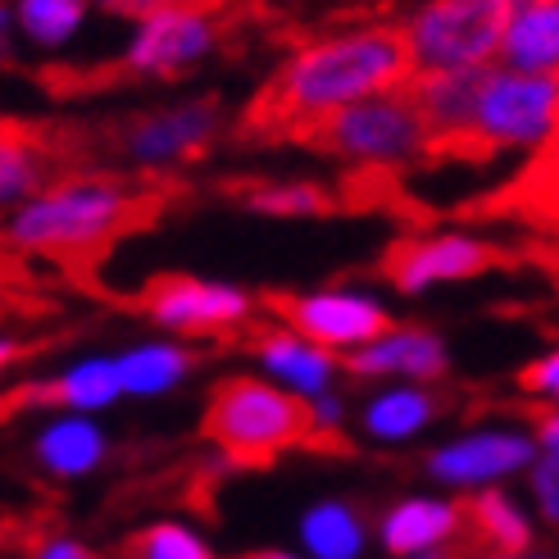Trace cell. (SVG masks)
<instances>
[{"label":"cell","instance_id":"obj_32","mask_svg":"<svg viewBox=\"0 0 559 559\" xmlns=\"http://www.w3.org/2000/svg\"><path fill=\"white\" fill-rule=\"evenodd\" d=\"M537 451L550 455V460H559V409H546L537 418Z\"/></svg>","mask_w":559,"mask_h":559},{"label":"cell","instance_id":"obj_7","mask_svg":"<svg viewBox=\"0 0 559 559\" xmlns=\"http://www.w3.org/2000/svg\"><path fill=\"white\" fill-rule=\"evenodd\" d=\"M142 310L164 332H182V337H233V332H241L250 323V314H255V296L241 292L237 283L164 273L146 283Z\"/></svg>","mask_w":559,"mask_h":559},{"label":"cell","instance_id":"obj_30","mask_svg":"<svg viewBox=\"0 0 559 559\" xmlns=\"http://www.w3.org/2000/svg\"><path fill=\"white\" fill-rule=\"evenodd\" d=\"M96 5L105 14H115V19H146V14H159V10H178V5H195V10H210L218 5V0H96Z\"/></svg>","mask_w":559,"mask_h":559},{"label":"cell","instance_id":"obj_35","mask_svg":"<svg viewBox=\"0 0 559 559\" xmlns=\"http://www.w3.org/2000/svg\"><path fill=\"white\" fill-rule=\"evenodd\" d=\"M241 559H296V555H287V550H250Z\"/></svg>","mask_w":559,"mask_h":559},{"label":"cell","instance_id":"obj_31","mask_svg":"<svg viewBox=\"0 0 559 559\" xmlns=\"http://www.w3.org/2000/svg\"><path fill=\"white\" fill-rule=\"evenodd\" d=\"M33 559H96V550H87V546L73 542V537H41L37 550H33Z\"/></svg>","mask_w":559,"mask_h":559},{"label":"cell","instance_id":"obj_12","mask_svg":"<svg viewBox=\"0 0 559 559\" xmlns=\"http://www.w3.org/2000/svg\"><path fill=\"white\" fill-rule=\"evenodd\" d=\"M537 460V437L514 432V428H483L437 445L428 455V473L445 487H491L510 473L533 468Z\"/></svg>","mask_w":559,"mask_h":559},{"label":"cell","instance_id":"obj_19","mask_svg":"<svg viewBox=\"0 0 559 559\" xmlns=\"http://www.w3.org/2000/svg\"><path fill=\"white\" fill-rule=\"evenodd\" d=\"M500 64L523 73H559V0H542V5H523L510 14Z\"/></svg>","mask_w":559,"mask_h":559},{"label":"cell","instance_id":"obj_9","mask_svg":"<svg viewBox=\"0 0 559 559\" xmlns=\"http://www.w3.org/2000/svg\"><path fill=\"white\" fill-rule=\"evenodd\" d=\"M269 310L292 332L310 337L314 346H323L332 355L337 350L350 355L391 328L386 305L373 300L369 292H355V287H319V292H300V296H273Z\"/></svg>","mask_w":559,"mask_h":559},{"label":"cell","instance_id":"obj_21","mask_svg":"<svg viewBox=\"0 0 559 559\" xmlns=\"http://www.w3.org/2000/svg\"><path fill=\"white\" fill-rule=\"evenodd\" d=\"M195 369V350L178 342H142L115 355V373L123 396H169L178 382H187Z\"/></svg>","mask_w":559,"mask_h":559},{"label":"cell","instance_id":"obj_22","mask_svg":"<svg viewBox=\"0 0 559 559\" xmlns=\"http://www.w3.org/2000/svg\"><path fill=\"white\" fill-rule=\"evenodd\" d=\"M55 174V159L41 136L0 123V210H19L27 195H37Z\"/></svg>","mask_w":559,"mask_h":559},{"label":"cell","instance_id":"obj_27","mask_svg":"<svg viewBox=\"0 0 559 559\" xmlns=\"http://www.w3.org/2000/svg\"><path fill=\"white\" fill-rule=\"evenodd\" d=\"M123 559H218L210 542L187 523H151L142 533H132L123 546Z\"/></svg>","mask_w":559,"mask_h":559},{"label":"cell","instance_id":"obj_34","mask_svg":"<svg viewBox=\"0 0 559 559\" xmlns=\"http://www.w3.org/2000/svg\"><path fill=\"white\" fill-rule=\"evenodd\" d=\"M14 359H23V346H19V342H5V337H0V373H5V369L14 365Z\"/></svg>","mask_w":559,"mask_h":559},{"label":"cell","instance_id":"obj_1","mask_svg":"<svg viewBox=\"0 0 559 559\" xmlns=\"http://www.w3.org/2000/svg\"><path fill=\"white\" fill-rule=\"evenodd\" d=\"M414 64L401 27L391 23H359L296 46L273 69L264 92L246 115V128L260 136H296L305 142L323 119L337 109L369 100L382 92L409 87Z\"/></svg>","mask_w":559,"mask_h":559},{"label":"cell","instance_id":"obj_6","mask_svg":"<svg viewBox=\"0 0 559 559\" xmlns=\"http://www.w3.org/2000/svg\"><path fill=\"white\" fill-rule=\"evenodd\" d=\"M559 128V73H523L487 64L468 151H537Z\"/></svg>","mask_w":559,"mask_h":559},{"label":"cell","instance_id":"obj_15","mask_svg":"<svg viewBox=\"0 0 559 559\" xmlns=\"http://www.w3.org/2000/svg\"><path fill=\"white\" fill-rule=\"evenodd\" d=\"M250 350H255L264 378L277 382V386H287L292 396H300V401L328 396L332 382H337V373H342L337 355L314 346L310 337H300V332H292L287 323L264 328L260 337L250 342Z\"/></svg>","mask_w":559,"mask_h":559},{"label":"cell","instance_id":"obj_3","mask_svg":"<svg viewBox=\"0 0 559 559\" xmlns=\"http://www.w3.org/2000/svg\"><path fill=\"white\" fill-rule=\"evenodd\" d=\"M201 432L233 464H273L283 451L314 441L310 401L255 373H233L214 382L201 414Z\"/></svg>","mask_w":559,"mask_h":559},{"label":"cell","instance_id":"obj_17","mask_svg":"<svg viewBox=\"0 0 559 559\" xmlns=\"http://www.w3.org/2000/svg\"><path fill=\"white\" fill-rule=\"evenodd\" d=\"M455 533H464V506H451V500H432V496H409L396 500L382 523H378V537L386 546V555L409 559V555H424L445 546Z\"/></svg>","mask_w":559,"mask_h":559},{"label":"cell","instance_id":"obj_8","mask_svg":"<svg viewBox=\"0 0 559 559\" xmlns=\"http://www.w3.org/2000/svg\"><path fill=\"white\" fill-rule=\"evenodd\" d=\"M223 132V109L210 96L159 105L146 115L128 119L115 132V146L136 169H174V164L201 159Z\"/></svg>","mask_w":559,"mask_h":559},{"label":"cell","instance_id":"obj_14","mask_svg":"<svg viewBox=\"0 0 559 559\" xmlns=\"http://www.w3.org/2000/svg\"><path fill=\"white\" fill-rule=\"evenodd\" d=\"M346 369L355 378H401V382H437L451 369V350L428 328H396L346 355Z\"/></svg>","mask_w":559,"mask_h":559},{"label":"cell","instance_id":"obj_26","mask_svg":"<svg viewBox=\"0 0 559 559\" xmlns=\"http://www.w3.org/2000/svg\"><path fill=\"white\" fill-rule=\"evenodd\" d=\"M246 205L255 214H269V218H314V214L332 210V191L323 182H305V178L255 182L246 191Z\"/></svg>","mask_w":559,"mask_h":559},{"label":"cell","instance_id":"obj_13","mask_svg":"<svg viewBox=\"0 0 559 559\" xmlns=\"http://www.w3.org/2000/svg\"><path fill=\"white\" fill-rule=\"evenodd\" d=\"M123 396L115 355H87L73 359L69 369H60L46 382H23L10 396H0V418L23 414V409H64V414H96L105 405H115Z\"/></svg>","mask_w":559,"mask_h":559},{"label":"cell","instance_id":"obj_11","mask_svg":"<svg viewBox=\"0 0 559 559\" xmlns=\"http://www.w3.org/2000/svg\"><path fill=\"white\" fill-rule=\"evenodd\" d=\"M500 255L483 241V237H468V233H428V237H409L401 246H391V255L382 264L386 283L405 292V296H424L432 287L445 283H468L496 264Z\"/></svg>","mask_w":559,"mask_h":559},{"label":"cell","instance_id":"obj_36","mask_svg":"<svg viewBox=\"0 0 559 559\" xmlns=\"http://www.w3.org/2000/svg\"><path fill=\"white\" fill-rule=\"evenodd\" d=\"M409 559H455V555H445V550L437 546V550H424V555H409Z\"/></svg>","mask_w":559,"mask_h":559},{"label":"cell","instance_id":"obj_10","mask_svg":"<svg viewBox=\"0 0 559 559\" xmlns=\"http://www.w3.org/2000/svg\"><path fill=\"white\" fill-rule=\"evenodd\" d=\"M214 50H218L214 10L178 5V10H159L132 23L119 69L136 78H178L195 64H205Z\"/></svg>","mask_w":559,"mask_h":559},{"label":"cell","instance_id":"obj_23","mask_svg":"<svg viewBox=\"0 0 559 559\" xmlns=\"http://www.w3.org/2000/svg\"><path fill=\"white\" fill-rule=\"evenodd\" d=\"M464 527L473 533L487 555H523L533 546V527H527L523 510L506 491H478L464 506Z\"/></svg>","mask_w":559,"mask_h":559},{"label":"cell","instance_id":"obj_2","mask_svg":"<svg viewBox=\"0 0 559 559\" xmlns=\"http://www.w3.org/2000/svg\"><path fill=\"white\" fill-rule=\"evenodd\" d=\"M146 191L123 178L73 174L50 178L5 218V241L27 255H92L146 214Z\"/></svg>","mask_w":559,"mask_h":559},{"label":"cell","instance_id":"obj_33","mask_svg":"<svg viewBox=\"0 0 559 559\" xmlns=\"http://www.w3.org/2000/svg\"><path fill=\"white\" fill-rule=\"evenodd\" d=\"M14 41H19V19H14V5L0 0V60L14 55Z\"/></svg>","mask_w":559,"mask_h":559},{"label":"cell","instance_id":"obj_20","mask_svg":"<svg viewBox=\"0 0 559 559\" xmlns=\"http://www.w3.org/2000/svg\"><path fill=\"white\" fill-rule=\"evenodd\" d=\"M441 414V396L428 391L424 382H401V386H386L378 396L359 409V428H365L373 441H409L424 432L432 418Z\"/></svg>","mask_w":559,"mask_h":559},{"label":"cell","instance_id":"obj_18","mask_svg":"<svg viewBox=\"0 0 559 559\" xmlns=\"http://www.w3.org/2000/svg\"><path fill=\"white\" fill-rule=\"evenodd\" d=\"M109 441L100 432V424H92V414H60L37 432L33 455L50 478H87L105 464Z\"/></svg>","mask_w":559,"mask_h":559},{"label":"cell","instance_id":"obj_25","mask_svg":"<svg viewBox=\"0 0 559 559\" xmlns=\"http://www.w3.org/2000/svg\"><path fill=\"white\" fill-rule=\"evenodd\" d=\"M92 5L96 0H14L19 37L37 50H60L82 33Z\"/></svg>","mask_w":559,"mask_h":559},{"label":"cell","instance_id":"obj_38","mask_svg":"<svg viewBox=\"0 0 559 559\" xmlns=\"http://www.w3.org/2000/svg\"><path fill=\"white\" fill-rule=\"evenodd\" d=\"M510 5H514V10H523V5H542V0H510Z\"/></svg>","mask_w":559,"mask_h":559},{"label":"cell","instance_id":"obj_39","mask_svg":"<svg viewBox=\"0 0 559 559\" xmlns=\"http://www.w3.org/2000/svg\"><path fill=\"white\" fill-rule=\"evenodd\" d=\"M550 142H555V151H559V128H555V136H550Z\"/></svg>","mask_w":559,"mask_h":559},{"label":"cell","instance_id":"obj_5","mask_svg":"<svg viewBox=\"0 0 559 559\" xmlns=\"http://www.w3.org/2000/svg\"><path fill=\"white\" fill-rule=\"evenodd\" d=\"M510 14H514L510 0H424L401 23L414 73L496 64Z\"/></svg>","mask_w":559,"mask_h":559},{"label":"cell","instance_id":"obj_16","mask_svg":"<svg viewBox=\"0 0 559 559\" xmlns=\"http://www.w3.org/2000/svg\"><path fill=\"white\" fill-rule=\"evenodd\" d=\"M487 69H445V73H414L409 92L418 100L432 132V151L441 146H468V128H473V109H478V87H483Z\"/></svg>","mask_w":559,"mask_h":559},{"label":"cell","instance_id":"obj_24","mask_svg":"<svg viewBox=\"0 0 559 559\" xmlns=\"http://www.w3.org/2000/svg\"><path fill=\"white\" fill-rule=\"evenodd\" d=\"M300 542L314 559H359L365 550V519L350 500H319L300 519Z\"/></svg>","mask_w":559,"mask_h":559},{"label":"cell","instance_id":"obj_37","mask_svg":"<svg viewBox=\"0 0 559 559\" xmlns=\"http://www.w3.org/2000/svg\"><path fill=\"white\" fill-rule=\"evenodd\" d=\"M487 559H546V555H527L523 550V555H487Z\"/></svg>","mask_w":559,"mask_h":559},{"label":"cell","instance_id":"obj_28","mask_svg":"<svg viewBox=\"0 0 559 559\" xmlns=\"http://www.w3.org/2000/svg\"><path fill=\"white\" fill-rule=\"evenodd\" d=\"M533 496H537L542 519L559 527V460H550V455L533 460Z\"/></svg>","mask_w":559,"mask_h":559},{"label":"cell","instance_id":"obj_29","mask_svg":"<svg viewBox=\"0 0 559 559\" xmlns=\"http://www.w3.org/2000/svg\"><path fill=\"white\" fill-rule=\"evenodd\" d=\"M519 386L527 391V396H550V401H559V346H555L550 355L533 359V365L519 373Z\"/></svg>","mask_w":559,"mask_h":559},{"label":"cell","instance_id":"obj_4","mask_svg":"<svg viewBox=\"0 0 559 559\" xmlns=\"http://www.w3.org/2000/svg\"><path fill=\"white\" fill-rule=\"evenodd\" d=\"M305 142L319 146L332 159L350 164V169L386 174V169H405V164L424 159L432 151V132L424 115H418L414 92L401 87V92H382V96L337 109Z\"/></svg>","mask_w":559,"mask_h":559}]
</instances>
